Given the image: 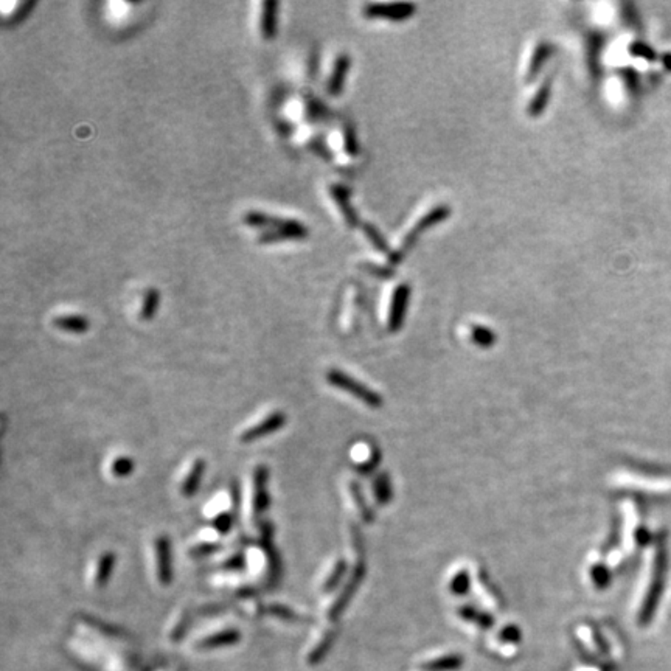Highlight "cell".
<instances>
[{"mask_svg": "<svg viewBox=\"0 0 671 671\" xmlns=\"http://www.w3.org/2000/svg\"><path fill=\"white\" fill-rule=\"evenodd\" d=\"M205 473V460L203 457L193 458L179 477V493L183 498H191L199 490Z\"/></svg>", "mask_w": 671, "mask_h": 671, "instance_id": "30bf717a", "label": "cell"}, {"mask_svg": "<svg viewBox=\"0 0 671 671\" xmlns=\"http://www.w3.org/2000/svg\"><path fill=\"white\" fill-rule=\"evenodd\" d=\"M159 304H161V294L156 288H149L145 292V299H144V305H141V311L140 317L141 321H151L157 313Z\"/></svg>", "mask_w": 671, "mask_h": 671, "instance_id": "603a6c76", "label": "cell"}, {"mask_svg": "<svg viewBox=\"0 0 671 671\" xmlns=\"http://www.w3.org/2000/svg\"><path fill=\"white\" fill-rule=\"evenodd\" d=\"M238 639H240V633L237 631V629L224 628L221 629V631H216L213 634L203 637V639L198 642V648H215V647H220V645L233 643Z\"/></svg>", "mask_w": 671, "mask_h": 671, "instance_id": "ac0fdd59", "label": "cell"}, {"mask_svg": "<svg viewBox=\"0 0 671 671\" xmlns=\"http://www.w3.org/2000/svg\"><path fill=\"white\" fill-rule=\"evenodd\" d=\"M35 5H36V2H25V4H22V5L18 8V10H16V11L13 13L11 19L8 21V22H10V23H18V22L23 21L25 16L28 14V11H30L31 8L35 6Z\"/></svg>", "mask_w": 671, "mask_h": 671, "instance_id": "f546056e", "label": "cell"}, {"mask_svg": "<svg viewBox=\"0 0 671 671\" xmlns=\"http://www.w3.org/2000/svg\"><path fill=\"white\" fill-rule=\"evenodd\" d=\"M343 145H345V151L350 156L358 154V139L351 126H345V131H343Z\"/></svg>", "mask_w": 671, "mask_h": 671, "instance_id": "f1b7e54d", "label": "cell"}, {"mask_svg": "<svg viewBox=\"0 0 671 671\" xmlns=\"http://www.w3.org/2000/svg\"><path fill=\"white\" fill-rule=\"evenodd\" d=\"M331 195L336 203H338L343 218H345V221L351 225V227H356L359 221H358V215L355 213V208L350 204V191L342 186H331Z\"/></svg>", "mask_w": 671, "mask_h": 671, "instance_id": "e0dca14e", "label": "cell"}, {"mask_svg": "<svg viewBox=\"0 0 671 671\" xmlns=\"http://www.w3.org/2000/svg\"><path fill=\"white\" fill-rule=\"evenodd\" d=\"M326 381H328L333 387L347 392L350 393V395H353L356 399L365 402L367 406H372V407L381 406L382 399L376 392L365 387L363 382L356 381L355 377L345 375L343 372L338 370V368H331V370H328V373H326Z\"/></svg>", "mask_w": 671, "mask_h": 671, "instance_id": "277c9868", "label": "cell"}, {"mask_svg": "<svg viewBox=\"0 0 671 671\" xmlns=\"http://www.w3.org/2000/svg\"><path fill=\"white\" fill-rule=\"evenodd\" d=\"M552 53H553V45L550 44H541L538 48H536L535 56L532 58L530 69H528V78L536 77V73L540 72L544 61H547Z\"/></svg>", "mask_w": 671, "mask_h": 671, "instance_id": "d4e9b609", "label": "cell"}, {"mask_svg": "<svg viewBox=\"0 0 671 671\" xmlns=\"http://www.w3.org/2000/svg\"><path fill=\"white\" fill-rule=\"evenodd\" d=\"M415 13L414 4H372L367 5L364 14L372 19L406 21Z\"/></svg>", "mask_w": 671, "mask_h": 671, "instance_id": "9c48e42d", "label": "cell"}, {"mask_svg": "<svg viewBox=\"0 0 671 671\" xmlns=\"http://www.w3.org/2000/svg\"><path fill=\"white\" fill-rule=\"evenodd\" d=\"M452 584H454V589L457 592H463L466 589V584H468V578L465 574H460L454 581H452Z\"/></svg>", "mask_w": 671, "mask_h": 671, "instance_id": "4dcf8cb0", "label": "cell"}, {"mask_svg": "<svg viewBox=\"0 0 671 671\" xmlns=\"http://www.w3.org/2000/svg\"><path fill=\"white\" fill-rule=\"evenodd\" d=\"M308 233L309 230L306 229V225L304 229H299V230H269L259 235L258 242H262V245H271V242H280V241L305 240L308 237Z\"/></svg>", "mask_w": 671, "mask_h": 671, "instance_id": "ffe728a7", "label": "cell"}, {"mask_svg": "<svg viewBox=\"0 0 671 671\" xmlns=\"http://www.w3.org/2000/svg\"><path fill=\"white\" fill-rule=\"evenodd\" d=\"M343 572H345V563H343V561H340V559L336 561V563L330 567L328 574H326V575L322 578L321 589H322L323 592L333 591L334 587L339 584Z\"/></svg>", "mask_w": 671, "mask_h": 671, "instance_id": "cb8c5ba5", "label": "cell"}, {"mask_svg": "<svg viewBox=\"0 0 671 671\" xmlns=\"http://www.w3.org/2000/svg\"><path fill=\"white\" fill-rule=\"evenodd\" d=\"M136 468V463L129 456L117 454L107 463V473L111 474L114 479H126L129 477Z\"/></svg>", "mask_w": 671, "mask_h": 671, "instance_id": "44dd1931", "label": "cell"}, {"mask_svg": "<svg viewBox=\"0 0 671 671\" xmlns=\"http://www.w3.org/2000/svg\"><path fill=\"white\" fill-rule=\"evenodd\" d=\"M115 567V553L114 552H102L95 558L94 564L90 567L89 581L95 587V589H103V587L111 580V575Z\"/></svg>", "mask_w": 671, "mask_h": 671, "instance_id": "8fae6325", "label": "cell"}, {"mask_svg": "<svg viewBox=\"0 0 671 671\" xmlns=\"http://www.w3.org/2000/svg\"><path fill=\"white\" fill-rule=\"evenodd\" d=\"M53 325L58 330H63L67 333L81 334L89 330V321L84 316L80 314H69V316H58L53 318Z\"/></svg>", "mask_w": 671, "mask_h": 671, "instance_id": "d6986e66", "label": "cell"}, {"mask_svg": "<svg viewBox=\"0 0 671 671\" xmlns=\"http://www.w3.org/2000/svg\"><path fill=\"white\" fill-rule=\"evenodd\" d=\"M279 30V2L277 0H264L262 13V33L263 38L272 41Z\"/></svg>", "mask_w": 671, "mask_h": 671, "instance_id": "5bb4252c", "label": "cell"}, {"mask_svg": "<svg viewBox=\"0 0 671 671\" xmlns=\"http://www.w3.org/2000/svg\"><path fill=\"white\" fill-rule=\"evenodd\" d=\"M187 625H188V611L182 609V611L179 612V614H176V617H174V620H173V625H171V629H170L171 639L178 640L179 637L182 635L183 629H186Z\"/></svg>", "mask_w": 671, "mask_h": 671, "instance_id": "484cf974", "label": "cell"}, {"mask_svg": "<svg viewBox=\"0 0 671 671\" xmlns=\"http://www.w3.org/2000/svg\"><path fill=\"white\" fill-rule=\"evenodd\" d=\"M242 221H245L247 225H252V227H271L272 230H299L305 227V224L300 221L286 220V218H279V216H271L263 212H257V210L247 212L245 216H242Z\"/></svg>", "mask_w": 671, "mask_h": 671, "instance_id": "ba28073f", "label": "cell"}, {"mask_svg": "<svg viewBox=\"0 0 671 671\" xmlns=\"http://www.w3.org/2000/svg\"><path fill=\"white\" fill-rule=\"evenodd\" d=\"M269 469L266 465H255L250 469L246 491H245V516L246 522L257 532L264 522V513L269 507V491H267Z\"/></svg>", "mask_w": 671, "mask_h": 671, "instance_id": "7a4b0ae2", "label": "cell"}, {"mask_svg": "<svg viewBox=\"0 0 671 671\" xmlns=\"http://www.w3.org/2000/svg\"><path fill=\"white\" fill-rule=\"evenodd\" d=\"M364 232L365 235L368 237V240H370L373 242V246L377 249V250H381V252H387L389 250V246H387V242H385L384 237L382 235L377 232L376 227H373L372 224H365L364 225Z\"/></svg>", "mask_w": 671, "mask_h": 671, "instance_id": "4316f807", "label": "cell"}, {"mask_svg": "<svg viewBox=\"0 0 671 671\" xmlns=\"http://www.w3.org/2000/svg\"><path fill=\"white\" fill-rule=\"evenodd\" d=\"M246 569L264 587L275 586L280 576V559L272 545V535L258 538V544L246 550Z\"/></svg>", "mask_w": 671, "mask_h": 671, "instance_id": "6da1fadb", "label": "cell"}, {"mask_svg": "<svg viewBox=\"0 0 671 671\" xmlns=\"http://www.w3.org/2000/svg\"><path fill=\"white\" fill-rule=\"evenodd\" d=\"M473 340L477 345L488 347L494 342V334L488 328H483V326H476L473 330Z\"/></svg>", "mask_w": 671, "mask_h": 671, "instance_id": "83f0119b", "label": "cell"}, {"mask_svg": "<svg viewBox=\"0 0 671 671\" xmlns=\"http://www.w3.org/2000/svg\"><path fill=\"white\" fill-rule=\"evenodd\" d=\"M151 559H153V572L161 586H170L173 580L171 567V545L165 535H157L151 541Z\"/></svg>", "mask_w": 671, "mask_h": 671, "instance_id": "5b68a950", "label": "cell"}, {"mask_svg": "<svg viewBox=\"0 0 671 671\" xmlns=\"http://www.w3.org/2000/svg\"><path fill=\"white\" fill-rule=\"evenodd\" d=\"M550 94H552V80L545 81L542 84V87L540 89L538 94H536V97L533 98L532 104L528 106V114H530L532 117L541 115L544 112V109L547 107V104H549Z\"/></svg>", "mask_w": 671, "mask_h": 671, "instance_id": "7402d4cb", "label": "cell"}, {"mask_svg": "<svg viewBox=\"0 0 671 671\" xmlns=\"http://www.w3.org/2000/svg\"><path fill=\"white\" fill-rule=\"evenodd\" d=\"M448 216H449V207L440 205V207H437V208L431 210V212L427 213V215L423 218V220H419V221H418V224L415 225V229H414L412 232H410V233L407 235L406 240H404V242H402V247H401V252H399V254L392 255V262H393V263H397L398 259L401 258V255L404 254V252H407L410 247H412V246L415 245V241L418 240L419 235H422L423 232H426L427 229L434 227L435 224H439V222H441L443 220H446Z\"/></svg>", "mask_w": 671, "mask_h": 671, "instance_id": "8992f818", "label": "cell"}, {"mask_svg": "<svg viewBox=\"0 0 671 671\" xmlns=\"http://www.w3.org/2000/svg\"><path fill=\"white\" fill-rule=\"evenodd\" d=\"M220 535H218L213 528H207V530L200 532L198 536V540L195 542H191L187 545L186 553L187 557L196 559V558H204L212 555V553L221 550V544H220Z\"/></svg>", "mask_w": 671, "mask_h": 671, "instance_id": "7c38bea8", "label": "cell"}, {"mask_svg": "<svg viewBox=\"0 0 671 671\" xmlns=\"http://www.w3.org/2000/svg\"><path fill=\"white\" fill-rule=\"evenodd\" d=\"M350 65H351V60H350V56L345 55V53L339 55L338 60H336L331 78H330V82H328V92L331 95H339L342 92L343 84H345L347 73L350 70Z\"/></svg>", "mask_w": 671, "mask_h": 671, "instance_id": "9a60e30c", "label": "cell"}, {"mask_svg": "<svg viewBox=\"0 0 671 671\" xmlns=\"http://www.w3.org/2000/svg\"><path fill=\"white\" fill-rule=\"evenodd\" d=\"M240 499H238V488L237 486H230L227 490H222L218 493L213 499H210L204 508V513L208 521L213 517L221 515H235L238 511Z\"/></svg>", "mask_w": 671, "mask_h": 671, "instance_id": "52a82bcc", "label": "cell"}, {"mask_svg": "<svg viewBox=\"0 0 671 671\" xmlns=\"http://www.w3.org/2000/svg\"><path fill=\"white\" fill-rule=\"evenodd\" d=\"M664 558L659 557L657 561H656V570H654V578H653V581H651V589H650V594H648V598H647V603H645V608H643V617H650L651 616V612L654 611V605H656V601H657V597H659V594H660V589H662V583H664Z\"/></svg>", "mask_w": 671, "mask_h": 671, "instance_id": "2e32d148", "label": "cell"}, {"mask_svg": "<svg viewBox=\"0 0 671 671\" xmlns=\"http://www.w3.org/2000/svg\"><path fill=\"white\" fill-rule=\"evenodd\" d=\"M286 414L280 409L269 410L263 417H258L255 422H252L246 427H242L238 434V441L242 444L254 443L257 440H262L267 435L279 432L281 427L286 424Z\"/></svg>", "mask_w": 671, "mask_h": 671, "instance_id": "3957f363", "label": "cell"}, {"mask_svg": "<svg viewBox=\"0 0 671 671\" xmlns=\"http://www.w3.org/2000/svg\"><path fill=\"white\" fill-rule=\"evenodd\" d=\"M409 296H410V288L407 286V284H401V286H398V289L395 291V294H393V301H392L390 317H389V326L392 331H397L401 328L402 321H404V316H406Z\"/></svg>", "mask_w": 671, "mask_h": 671, "instance_id": "4fadbf2b", "label": "cell"}]
</instances>
